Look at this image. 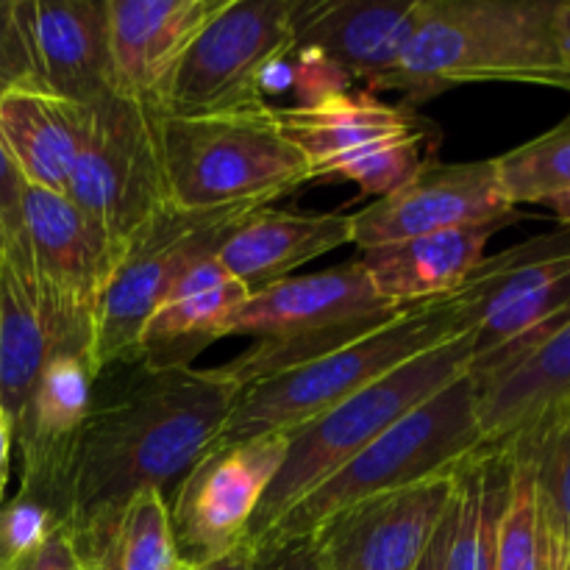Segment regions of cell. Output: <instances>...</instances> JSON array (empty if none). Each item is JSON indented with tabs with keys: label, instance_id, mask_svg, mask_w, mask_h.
I'll use <instances>...</instances> for the list:
<instances>
[{
	"label": "cell",
	"instance_id": "cell-1",
	"mask_svg": "<svg viewBox=\"0 0 570 570\" xmlns=\"http://www.w3.org/2000/svg\"><path fill=\"white\" fill-rule=\"evenodd\" d=\"M243 390L193 365L145 367L109 399H95L61 488L56 529L70 534L83 568L128 501L165 493L217 440Z\"/></svg>",
	"mask_w": 570,
	"mask_h": 570
},
{
	"label": "cell",
	"instance_id": "cell-2",
	"mask_svg": "<svg viewBox=\"0 0 570 570\" xmlns=\"http://www.w3.org/2000/svg\"><path fill=\"white\" fill-rule=\"evenodd\" d=\"M554 0H423L393 92L423 104L473 81L557 72Z\"/></svg>",
	"mask_w": 570,
	"mask_h": 570
},
{
	"label": "cell",
	"instance_id": "cell-3",
	"mask_svg": "<svg viewBox=\"0 0 570 570\" xmlns=\"http://www.w3.org/2000/svg\"><path fill=\"white\" fill-rule=\"evenodd\" d=\"M167 198L178 209L262 204L315 181L267 100L200 115L159 111Z\"/></svg>",
	"mask_w": 570,
	"mask_h": 570
},
{
	"label": "cell",
	"instance_id": "cell-4",
	"mask_svg": "<svg viewBox=\"0 0 570 570\" xmlns=\"http://www.w3.org/2000/svg\"><path fill=\"white\" fill-rule=\"evenodd\" d=\"M471 360V334L445 340L412 356L395 371L384 373L382 379L367 384L343 404L287 432V454L273 484L262 495L254 523L245 534V546H254L256 540L265 538L301 499H306L317 484L334 476L345 462L354 460L401 417L465 376Z\"/></svg>",
	"mask_w": 570,
	"mask_h": 570
},
{
	"label": "cell",
	"instance_id": "cell-5",
	"mask_svg": "<svg viewBox=\"0 0 570 570\" xmlns=\"http://www.w3.org/2000/svg\"><path fill=\"white\" fill-rule=\"evenodd\" d=\"M479 454L476 410H473V382L456 379L445 390L401 417L365 451L345 462L334 476L317 484L301 499L271 532L254 546L309 540L326 521L340 512L376 495L395 493L434 476H451L471 456Z\"/></svg>",
	"mask_w": 570,
	"mask_h": 570
},
{
	"label": "cell",
	"instance_id": "cell-6",
	"mask_svg": "<svg viewBox=\"0 0 570 570\" xmlns=\"http://www.w3.org/2000/svg\"><path fill=\"white\" fill-rule=\"evenodd\" d=\"M454 337L462 334H456L454 321L440 301L404 309L354 343L245 387L212 449L293 432L348 401L412 356Z\"/></svg>",
	"mask_w": 570,
	"mask_h": 570
},
{
	"label": "cell",
	"instance_id": "cell-7",
	"mask_svg": "<svg viewBox=\"0 0 570 570\" xmlns=\"http://www.w3.org/2000/svg\"><path fill=\"white\" fill-rule=\"evenodd\" d=\"M262 204H237L223 209H161L122 254L95 317L89 365L95 376L137 356L139 334L156 306L200 262L220 254L234 228Z\"/></svg>",
	"mask_w": 570,
	"mask_h": 570
},
{
	"label": "cell",
	"instance_id": "cell-8",
	"mask_svg": "<svg viewBox=\"0 0 570 570\" xmlns=\"http://www.w3.org/2000/svg\"><path fill=\"white\" fill-rule=\"evenodd\" d=\"M67 200L126 254L137 234L170 206L159 148V109L109 95L92 106L89 137L67 181Z\"/></svg>",
	"mask_w": 570,
	"mask_h": 570
},
{
	"label": "cell",
	"instance_id": "cell-9",
	"mask_svg": "<svg viewBox=\"0 0 570 570\" xmlns=\"http://www.w3.org/2000/svg\"><path fill=\"white\" fill-rule=\"evenodd\" d=\"M295 0H228L178 61L156 109L200 115L265 100L267 76L293 53Z\"/></svg>",
	"mask_w": 570,
	"mask_h": 570
},
{
	"label": "cell",
	"instance_id": "cell-10",
	"mask_svg": "<svg viewBox=\"0 0 570 570\" xmlns=\"http://www.w3.org/2000/svg\"><path fill=\"white\" fill-rule=\"evenodd\" d=\"M287 454V434L209 449L176 482L167 501L181 566L204 568L245 543L262 495Z\"/></svg>",
	"mask_w": 570,
	"mask_h": 570
},
{
	"label": "cell",
	"instance_id": "cell-11",
	"mask_svg": "<svg viewBox=\"0 0 570 570\" xmlns=\"http://www.w3.org/2000/svg\"><path fill=\"white\" fill-rule=\"evenodd\" d=\"M26 223L39 298L48 306L61 351L89 360L95 317L122 259L120 250L67 195L28 187Z\"/></svg>",
	"mask_w": 570,
	"mask_h": 570
},
{
	"label": "cell",
	"instance_id": "cell-12",
	"mask_svg": "<svg viewBox=\"0 0 570 570\" xmlns=\"http://www.w3.org/2000/svg\"><path fill=\"white\" fill-rule=\"evenodd\" d=\"M479 454L512 462L570 415V317L538 343L468 371Z\"/></svg>",
	"mask_w": 570,
	"mask_h": 570
},
{
	"label": "cell",
	"instance_id": "cell-13",
	"mask_svg": "<svg viewBox=\"0 0 570 570\" xmlns=\"http://www.w3.org/2000/svg\"><path fill=\"white\" fill-rule=\"evenodd\" d=\"M495 159H429L415 176L351 215V245L360 250L495 220H515Z\"/></svg>",
	"mask_w": 570,
	"mask_h": 570
},
{
	"label": "cell",
	"instance_id": "cell-14",
	"mask_svg": "<svg viewBox=\"0 0 570 570\" xmlns=\"http://www.w3.org/2000/svg\"><path fill=\"white\" fill-rule=\"evenodd\" d=\"M454 501V473L376 495L312 534L323 570H415Z\"/></svg>",
	"mask_w": 570,
	"mask_h": 570
},
{
	"label": "cell",
	"instance_id": "cell-15",
	"mask_svg": "<svg viewBox=\"0 0 570 570\" xmlns=\"http://www.w3.org/2000/svg\"><path fill=\"white\" fill-rule=\"evenodd\" d=\"M423 0H295L293 50L393 92Z\"/></svg>",
	"mask_w": 570,
	"mask_h": 570
},
{
	"label": "cell",
	"instance_id": "cell-16",
	"mask_svg": "<svg viewBox=\"0 0 570 570\" xmlns=\"http://www.w3.org/2000/svg\"><path fill=\"white\" fill-rule=\"evenodd\" d=\"M404 309L384 304L373 289L360 259L328 271L289 276L262 293L248 295L226 323V337L250 334L265 337H301V334L379 328Z\"/></svg>",
	"mask_w": 570,
	"mask_h": 570
},
{
	"label": "cell",
	"instance_id": "cell-17",
	"mask_svg": "<svg viewBox=\"0 0 570 570\" xmlns=\"http://www.w3.org/2000/svg\"><path fill=\"white\" fill-rule=\"evenodd\" d=\"M95 382L98 376L87 356L59 351L39 373L14 426V443L22 456L20 499L45 507L53 523L72 451L92 410Z\"/></svg>",
	"mask_w": 570,
	"mask_h": 570
},
{
	"label": "cell",
	"instance_id": "cell-18",
	"mask_svg": "<svg viewBox=\"0 0 570 570\" xmlns=\"http://www.w3.org/2000/svg\"><path fill=\"white\" fill-rule=\"evenodd\" d=\"M284 137L304 154L315 178H340L354 161L401 142L438 134V128L406 106L379 100L373 92L326 89L295 106H273Z\"/></svg>",
	"mask_w": 570,
	"mask_h": 570
},
{
	"label": "cell",
	"instance_id": "cell-19",
	"mask_svg": "<svg viewBox=\"0 0 570 570\" xmlns=\"http://www.w3.org/2000/svg\"><path fill=\"white\" fill-rule=\"evenodd\" d=\"M39 87L95 106L115 95L109 53V0H17Z\"/></svg>",
	"mask_w": 570,
	"mask_h": 570
},
{
	"label": "cell",
	"instance_id": "cell-20",
	"mask_svg": "<svg viewBox=\"0 0 570 570\" xmlns=\"http://www.w3.org/2000/svg\"><path fill=\"white\" fill-rule=\"evenodd\" d=\"M228 0H109L115 95L159 106L178 61Z\"/></svg>",
	"mask_w": 570,
	"mask_h": 570
},
{
	"label": "cell",
	"instance_id": "cell-21",
	"mask_svg": "<svg viewBox=\"0 0 570 570\" xmlns=\"http://www.w3.org/2000/svg\"><path fill=\"white\" fill-rule=\"evenodd\" d=\"M92 106L20 83L0 92V148L28 187L67 193V181L89 137Z\"/></svg>",
	"mask_w": 570,
	"mask_h": 570
},
{
	"label": "cell",
	"instance_id": "cell-22",
	"mask_svg": "<svg viewBox=\"0 0 570 570\" xmlns=\"http://www.w3.org/2000/svg\"><path fill=\"white\" fill-rule=\"evenodd\" d=\"M343 245H351V215L259 206L223 243L217 262L256 295Z\"/></svg>",
	"mask_w": 570,
	"mask_h": 570
},
{
	"label": "cell",
	"instance_id": "cell-23",
	"mask_svg": "<svg viewBox=\"0 0 570 570\" xmlns=\"http://www.w3.org/2000/svg\"><path fill=\"white\" fill-rule=\"evenodd\" d=\"M510 223L495 220L482 226L449 228V232L362 250L360 265L365 267L379 298L393 309L432 304L465 282L468 273L484 259V245Z\"/></svg>",
	"mask_w": 570,
	"mask_h": 570
},
{
	"label": "cell",
	"instance_id": "cell-24",
	"mask_svg": "<svg viewBox=\"0 0 570 570\" xmlns=\"http://www.w3.org/2000/svg\"><path fill=\"white\" fill-rule=\"evenodd\" d=\"M245 298L248 289L228 276L217 256L200 262L148 317L134 362L145 367L189 365L198 351L226 337L228 317Z\"/></svg>",
	"mask_w": 570,
	"mask_h": 570
},
{
	"label": "cell",
	"instance_id": "cell-25",
	"mask_svg": "<svg viewBox=\"0 0 570 570\" xmlns=\"http://www.w3.org/2000/svg\"><path fill=\"white\" fill-rule=\"evenodd\" d=\"M566 273H570V228H557L495 256H484L454 293L440 298V304L454 321L456 334L468 337Z\"/></svg>",
	"mask_w": 570,
	"mask_h": 570
},
{
	"label": "cell",
	"instance_id": "cell-26",
	"mask_svg": "<svg viewBox=\"0 0 570 570\" xmlns=\"http://www.w3.org/2000/svg\"><path fill=\"white\" fill-rule=\"evenodd\" d=\"M61 345L37 282L0 265V406L14 432L39 373Z\"/></svg>",
	"mask_w": 570,
	"mask_h": 570
},
{
	"label": "cell",
	"instance_id": "cell-27",
	"mask_svg": "<svg viewBox=\"0 0 570 570\" xmlns=\"http://www.w3.org/2000/svg\"><path fill=\"white\" fill-rule=\"evenodd\" d=\"M512 465L471 456L454 473V501L445 534V570H493L501 512Z\"/></svg>",
	"mask_w": 570,
	"mask_h": 570
},
{
	"label": "cell",
	"instance_id": "cell-28",
	"mask_svg": "<svg viewBox=\"0 0 570 570\" xmlns=\"http://www.w3.org/2000/svg\"><path fill=\"white\" fill-rule=\"evenodd\" d=\"M176 540L170 529L167 495L139 493L109 529L87 570H178Z\"/></svg>",
	"mask_w": 570,
	"mask_h": 570
},
{
	"label": "cell",
	"instance_id": "cell-29",
	"mask_svg": "<svg viewBox=\"0 0 570 570\" xmlns=\"http://www.w3.org/2000/svg\"><path fill=\"white\" fill-rule=\"evenodd\" d=\"M512 462H529L538 501V523L551 570H566L570 557V415L540 434Z\"/></svg>",
	"mask_w": 570,
	"mask_h": 570
},
{
	"label": "cell",
	"instance_id": "cell-30",
	"mask_svg": "<svg viewBox=\"0 0 570 570\" xmlns=\"http://www.w3.org/2000/svg\"><path fill=\"white\" fill-rule=\"evenodd\" d=\"M495 170L512 206L546 204L570 189V117L551 131L495 156Z\"/></svg>",
	"mask_w": 570,
	"mask_h": 570
},
{
	"label": "cell",
	"instance_id": "cell-31",
	"mask_svg": "<svg viewBox=\"0 0 570 570\" xmlns=\"http://www.w3.org/2000/svg\"><path fill=\"white\" fill-rule=\"evenodd\" d=\"M510 490L501 512L493 570H551L540 538L532 468L529 462H510Z\"/></svg>",
	"mask_w": 570,
	"mask_h": 570
},
{
	"label": "cell",
	"instance_id": "cell-32",
	"mask_svg": "<svg viewBox=\"0 0 570 570\" xmlns=\"http://www.w3.org/2000/svg\"><path fill=\"white\" fill-rule=\"evenodd\" d=\"M26 178L17 170L14 161L9 159V154L0 148V265H9L22 276L33 278L26 223Z\"/></svg>",
	"mask_w": 570,
	"mask_h": 570
},
{
	"label": "cell",
	"instance_id": "cell-33",
	"mask_svg": "<svg viewBox=\"0 0 570 570\" xmlns=\"http://www.w3.org/2000/svg\"><path fill=\"white\" fill-rule=\"evenodd\" d=\"M20 83H37L33 78L31 56H28L26 37L17 22V11L11 0L0 3V92Z\"/></svg>",
	"mask_w": 570,
	"mask_h": 570
},
{
	"label": "cell",
	"instance_id": "cell-34",
	"mask_svg": "<svg viewBox=\"0 0 570 570\" xmlns=\"http://www.w3.org/2000/svg\"><path fill=\"white\" fill-rule=\"evenodd\" d=\"M250 570H323V566L312 540H287L250 551Z\"/></svg>",
	"mask_w": 570,
	"mask_h": 570
},
{
	"label": "cell",
	"instance_id": "cell-35",
	"mask_svg": "<svg viewBox=\"0 0 570 570\" xmlns=\"http://www.w3.org/2000/svg\"><path fill=\"white\" fill-rule=\"evenodd\" d=\"M20 570H87L83 568L81 554H78L76 543L70 534L53 529L26 560H20Z\"/></svg>",
	"mask_w": 570,
	"mask_h": 570
},
{
	"label": "cell",
	"instance_id": "cell-36",
	"mask_svg": "<svg viewBox=\"0 0 570 570\" xmlns=\"http://www.w3.org/2000/svg\"><path fill=\"white\" fill-rule=\"evenodd\" d=\"M554 48L557 72L570 76V0H560L554 9Z\"/></svg>",
	"mask_w": 570,
	"mask_h": 570
},
{
	"label": "cell",
	"instance_id": "cell-37",
	"mask_svg": "<svg viewBox=\"0 0 570 570\" xmlns=\"http://www.w3.org/2000/svg\"><path fill=\"white\" fill-rule=\"evenodd\" d=\"M445 534H449V515L440 523L438 534H434V540L429 543L426 554H423L415 570H445Z\"/></svg>",
	"mask_w": 570,
	"mask_h": 570
},
{
	"label": "cell",
	"instance_id": "cell-38",
	"mask_svg": "<svg viewBox=\"0 0 570 570\" xmlns=\"http://www.w3.org/2000/svg\"><path fill=\"white\" fill-rule=\"evenodd\" d=\"M11 449H14V432L6 417H0V504H3L6 484L11 476Z\"/></svg>",
	"mask_w": 570,
	"mask_h": 570
},
{
	"label": "cell",
	"instance_id": "cell-39",
	"mask_svg": "<svg viewBox=\"0 0 570 570\" xmlns=\"http://www.w3.org/2000/svg\"><path fill=\"white\" fill-rule=\"evenodd\" d=\"M198 570H250V549L243 543L239 549H234L232 554L220 557V560L209 562V566H204Z\"/></svg>",
	"mask_w": 570,
	"mask_h": 570
},
{
	"label": "cell",
	"instance_id": "cell-40",
	"mask_svg": "<svg viewBox=\"0 0 570 570\" xmlns=\"http://www.w3.org/2000/svg\"><path fill=\"white\" fill-rule=\"evenodd\" d=\"M20 560L22 557L17 554V549L11 546L9 529H6V507L0 504V570H14Z\"/></svg>",
	"mask_w": 570,
	"mask_h": 570
},
{
	"label": "cell",
	"instance_id": "cell-41",
	"mask_svg": "<svg viewBox=\"0 0 570 570\" xmlns=\"http://www.w3.org/2000/svg\"><path fill=\"white\" fill-rule=\"evenodd\" d=\"M543 206H549V209L554 212L557 220L562 223V228H570V189H568V193L557 195V198L546 200Z\"/></svg>",
	"mask_w": 570,
	"mask_h": 570
},
{
	"label": "cell",
	"instance_id": "cell-42",
	"mask_svg": "<svg viewBox=\"0 0 570 570\" xmlns=\"http://www.w3.org/2000/svg\"><path fill=\"white\" fill-rule=\"evenodd\" d=\"M532 83H540V87H551V89H566V92H570V76H566V72H549V76L534 78Z\"/></svg>",
	"mask_w": 570,
	"mask_h": 570
},
{
	"label": "cell",
	"instance_id": "cell-43",
	"mask_svg": "<svg viewBox=\"0 0 570 570\" xmlns=\"http://www.w3.org/2000/svg\"><path fill=\"white\" fill-rule=\"evenodd\" d=\"M178 570H195V568H189V566H181Z\"/></svg>",
	"mask_w": 570,
	"mask_h": 570
},
{
	"label": "cell",
	"instance_id": "cell-44",
	"mask_svg": "<svg viewBox=\"0 0 570 570\" xmlns=\"http://www.w3.org/2000/svg\"><path fill=\"white\" fill-rule=\"evenodd\" d=\"M0 417H6V415H3V406H0Z\"/></svg>",
	"mask_w": 570,
	"mask_h": 570
},
{
	"label": "cell",
	"instance_id": "cell-45",
	"mask_svg": "<svg viewBox=\"0 0 570 570\" xmlns=\"http://www.w3.org/2000/svg\"><path fill=\"white\" fill-rule=\"evenodd\" d=\"M566 570H570V557H568V566H566Z\"/></svg>",
	"mask_w": 570,
	"mask_h": 570
},
{
	"label": "cell",
	"instance_id": "cell-46",
	"mask_svg": "<svg viewBox=\"0 0 570 570\" xmlns=\"http://www.w3.org/2000/svg\"><path fill=\"white\" fill-rule=\"evenodd\" d=\"M17 566H20V562H17ZM14 570H20V568H14Z\"/></svg>",
	"mask_w": 570,
	"mask_h": 570
}]
</instances>
